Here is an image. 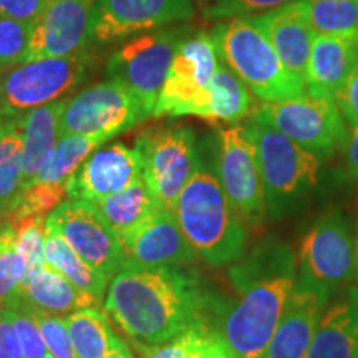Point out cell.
<instances>
[{"label": "cell", "mask_w": 358, "mask_h": 358, "mask_svg": "<svg viewBox=\"0 0 358 358\" xmlns=\"http://www.w3.org/2000/svg\"><path fill=\"white\" fill-rule=\"evenodd\" d=\"M208 299L192 272L181 267H145L124 262L110 280L105 308L140 345L169 342L204 324Z\"/></svg>", "instance_id": "cell-1"}, {"label": "cell", "mask_w": 358, "mask_h": 358, "mask_svg": "<svg viewBox=\"0 0 358 358\" xmlns=\"http://www.w3.org/2000/svg\"><path fill=\"white\" fill-rule=\"evenodd\" d=\"M229 280L236 297L224 308L219 334L239 358H262L297 280V257L268 237L234 262Z\"/></svg>", "instance_id": "cell-2"}, {"label": "cell", "mask_w": 358, "mask_h": 358, "mask_svg": "<svg viewBox=\"0 0 358 358\" xmlns=\"http://www.w3.org/2000/svg\"><path fill=\"white\" fill-rule=\"evenodd\" d=\"M196 256L213 267L239 261L248 249V226L237 216L217 174L199 163L173 208Z\"/></svg>", "instance_id": "cell-3"}, {"label": "cell", "mask_w": 358, "mask_h": 358, "mask_svg": "<svg viewBox=\"0 0 358 358\" xmlns=\"http://www.w3.org/2000/svg\"><path fill=\"white\" fill-rule=\"evenodd\" d=\"M219 62L226 65L259 100L284 101L307 88L284 69L266 35L250 17L226 19L211 30Z\"/></svg>", "instance_id": "cell-4"}, {"label": "cell", "mask_w": 358, "mask_h": 358, "mask_svg": "<svg viewBox=\"0 0 358 358\" xmlns=\"http://www.w3.org/2000/svg\"><path fill=\"white\" fill-rule=\"evenodd\" d=\"M244 127L256 146L267 216H287L319 185L324 161L252 116Z\"/></svg>", "instance_id": "cell-5"}, {"label": "cell", "mask_w": 358, "mask_h": 358, "mask_svg": "<svg viewBox=\"0 0 358 358\" xmlns=\"http://www.w3.org/2000/svg\"><path fill=\"white\" fill-rule=\"evenodd\" d=\"M249 116L280 131L322 161L337 153L348 133L337 103L312 93L284 101H262Z\"/></svg>", "instance_id": "cell-6"}, {"label": "cell", "mask_w": 358, "mask_h": 358, "mask_svg": "<svg viewBox=\"0 0 358 358\" xmlns=\"http://www.w3.org/2000/svg\"><path fill=\"white\" fill-rule=\"evenodd\" d=\"M95 64L88 50L20 64L0 80V111L24 115L60 100L87 80Z\"/></svg>", "instance_id": "cell-7"}, {"label": "cell", "mask_w": 358, "mask_h": 358, "mask_svg": "<svg viewBox=\"0 0 358 358\" xmlns=\"http://www.w3.org/2000/svg\"><path fill=\"white\" fill-rule=\"evenodd\" d=\"M186 35V29H158L138 35L111 55L106 73L124 85L153 116L169 66Z\"/></svg>", "instance_id": "cell-8"}, {"label": "cell", "mask_w": 358, "mask_h": 358, "mask_svg": "<svg viewBox=\"0 0 358 358\" xmlns=\"http://www.w3.org/2000/svg\"><path fill=\"white\" fill-rule=\"evenodd\" d=\"M136 150L143 161V181L163 209L173 211L199 166L196 136L187 127H169L141 134Z\"/></svg>", "instance_id": "cell-9"}, {"label": "cell", "mask_w": 358, "mask_h": 358, "mask_svg": "<svg viewBox=\"0 0 358 358\" xmlns=\"http://www.w3.org/2000/svg\"><path fill=\"white\" fill-rule=\"evenodd\" d=\"M219 65L211 34L186 35L179 43L153 116H203L208 87Z\"/></svg>", "instance_id": "cell-10"}, {"label": "cell", "mask_w": 358, "mask_h": 358, "mask_svg": "<svg viewBox=\"0 0 358 358\" xmlns=\"http://www.w3.org/2000/svg\"><path fill=\"white\" fill-rule=\"evenodd\" d=\"M216 174L237 216L248 227H261L267 217L266 196L256 146L244 124L219 131Z\"/></svg>", "instance_id": "cell-11"}, {"label": "cell", "mask_w": 358, "mask_h": 358, "mask_svg": "<svg viewBox=\"0 0 358 358\" xmlns=\"http://www.w3.org/2000/svg\"><path fill=\"white\" fill-rule=\"evenodd\" d=\"M297 275L327 289H342L355 277V236L340 213L317 217L299 244Z\"/></svg>", "instance_id": "cell-12"}, {"label": "cell", "mask_w": 358, "mask_h": 358, "mask_svg": "<svg viewBox=\"0 0 358 358\" xmlns=\"http://www.w3.org/2000/svg\"><path fill=\"white\" fill-rule=\"evenodd\" d=\"M150 116L141 101L124 85L108 80L88 87L66 101L60 134H105L111 140Z\"/></svg>", "instance_id": "cell-13"}, {"label": "cell", "mask_w": 358, "mask_h": 358, "mask_svg": "<svg viewBox=\"0 0 358 358\" xmlns=\"http://www.w3.org/2000/svg\"><path fill=\"white\" fill-rule=\"evenodd\" d=\"M45 226L64 237L73 252L108 282L124 266L118 236L98 213L95 204L88 201H64L48 214Z\"/></svg>", "instance_id": "cell-14"}, {"label": "cell", "mask_w": 358, "mask_h": 358, "mask_svg": "<svg viewBox=\"0 0 358 358\" xmlns=\"http://www.w3.org/2000/svg\"><path fill=\"white\" fill-rule=\"evenodd\" d=\"M192 0H96L90 42L108 45L138 34L191 20Z\"/></svg>", "instance_id": "cell-15"}, {"label": "cell", "mask_w": 358, "mask_h": 358, "mask_svg": "<svg viewBox=\"0 0 358 358\" xmlns=\"http://www.w3.org/2000/svg\"><path fill=\"white\" fill-rule=\"evenodd\" d=\"M95 3L96 0H53L34 22L24 64L88 50Z\"/></svg>", "instance_id": "cell-16"}, {"label": "cell", "mask_w": 358, "mask_h": 358, "mask_svg": "<svg viewBox=\"0 0 358 358\" xmlns=\"http://www.w3.org/2000/svg\"><path fill=\"white\" fill-rule=\"evenodd\" d=\"M143 178V161L140 151L113 143L100 146L88 156L73 176L69 179V199L98 201L110 198L116 192L127 189Z\"/></svg>", "instance_id": "cell-17"}, {"label": "cell", "mask_w": 358, "mask_h": 358, "mask_svg": "<svg viewBox=\"0 0 358 358\" xmlns=\"http://www.w3.org/2000/svg\"><path fill=\"white\" fill-rule=\"evenodd\" d=\"M329 303V290L297 275L287 306L262 358H306Z\"/></svg>", "instance_id": "cell-18"}, {"label": "cell", "mask_w": 358, "mask_h": 358, "mask_svg": "<svg viewBox=\"0 0 358 358\" xmlns=\"http://www.w3.org/2000/svg\"><path fill=\"white\" fill-rule=\"evenodd\" d=\"M120 243L124 262L138 266L182 267L198 259L169 209H158Z\"/></svg>", "instance_id": "cell-19"}, {"label": "cell", "mask_w": 358, "mask_h": 358, "mask_svg": "<svg viewBox=\"0 0 358 358\" xmlns=\"http://www.w3.org/2000/svg\"><path fill=\"white\" fill-rule=\"evenodd\" d=\"M250 20L271 42L284 69L307 88V65L315 34L308 25L301 0L250 17Z\"/></svg>", "instance_id": "cell-20"}, {"label": "cell", "mask_w": 358, "mask_h": 358, "mask_svg": "<svg viewBox=\"0 0 358 358\" xmlns=\"http://www.w3.org/2000/svg\"><path fill=\"white\" fill-rule=\"evenodd\" d=\"M358 62L355 38L315 35L307 65V93L337 100Z\"/></svg>", "instance_id": "cell-21"}, {"label": "cell", "mask_w": 358, "mask_h": 358, "mask_svg": "<svg viewBox=\"0 0 358 358\" xmlns=\"http://www.w3.org/2000/svg\"><path fill=\"white\" fill-rule=\"evenodd\" d=\"M306 358H358V285L327 306Z\"/></svg>", "instance_id": "cell-22"}, {"label": "cell", "mask_w": 358, "mask_h": 358, "mask_svg": "<svg viewBox=\"0 0 358 358\" xmlns=\"http://www.w3.org/2000/svg\"><path fill=\"white\" fill-rule=\"evenodd\" d=\"M64 98L24 113V161H22V189L30 186L57 146L62 115L66 106Z\"/></svg>", "instance_id": "cell-23"}, {"label": "cell", "mask_w": 358, "mask_h": 358, "mask_svg": "<svg viewBox=\"0 0 358 358\" xmlns=\"http://www.w3.org/2000/svg\"><path fill=\"white\" fill-rule=\"evenodd\" d=\"M22 299L29 306L58 317H69L70 313L83 308H100L101 302L75 287L70 280L50 267H45L22 292Z\"/></svg>", "instance_id": "cell-24"}, {"label": "cell", "mask_w": 358, "mask_h": 358, "mask_svg": "<svg viewBox=\"0 0 358 358\" xmlns=\"http://www.w3.org/2000/svg\"><path fill=\"white\" fill-rule=\"evenodd\" d=\"M254 110V101L245 85L219 62L208 87V98L201 118L213 123L237 124Z\"/></svg>", "instance_id": "cell-25"}, {"label": "cell", "mask_w": 358, "mask_h": 358, "mask_svg": "<svg viewBox=\"0 0 358 358\" xmlns=\"http://www.w3.org/2000/svg\"><path fill=\"white\" fill-rule=\"evenodd\" d=\"M92 204H95L98 213L115 231L118 239H122V237L136 229L138 226H141L158 209H163L156 203L143 178L133 182L127 189Z\"/></svg>", "instance_id": "cell-26"}, {"label": "cell", "mask_w": 358, "mask_h": 358, "mask_svg": "<svg viewBox=\"0 0 358 358\" xmlns=\"http://www.w3.org/2000/svg\"><path fill=\"white\" fill-rule=\"evenodd\" d=\"M24 161V115L0 111V204L12 209L22 191Z\"/></svg>", "instance_id": "cell-27"}, {"label": "cell", "mask_w": 358, "mask_h": 358, "mask_svg": "<svg viewBox=\"0 0 358 358\" xmlns=\"http://www.w3.org/2000/svg\"><path fill=\"white\" fill-rule=\"evenodd\" d=\"M45 262L66 280H70L75 287L95 297L98 302L103 301L106 285L110 282L87 266L66 244L64 237L47 226H45Z\"/></svg>", "instance_id": "cell-28"}, {"label": "cell", "mask_w": 358, "mask_h": 358, "mask_svg": "<svg viewBox=\"0 0 358 358\" xmlns=\"http://www.w3.org/2000/svg\"><path fill=\"white\" fill-rule=\"evenodd\" d=\"M65 324L77 358H103L120 340L100 308L70 313Z\"/></svg>", "instance_id": "cell-29"}, {"label": "cell", "mask_w": 358, "mask_h": 358, "mask_svg": "<svg viewBox=\"0 0 358 358\" xmlns=\"http://www.w3.org/2000/svg\"><path fill=\"white\" fill-rule=\"evenodd\" d=\"M108 140L110 138L105 134L62 136L34 182H69V179L87 161L88 156Z\"/></svg>", "instance_id": "cell-30"}, {"label": "cell", "mask_w": 358, "mask_h": 358, "mask_svg": "<svg viewBox=\"0 0 358 358\" xmlns=\"http://www.w3.org/2000/svg\"><path fill=\"white\" fill-rule=\"evenodd\" d=\"M315 35L355 38L358 30V0H301Z\"/></svg>", "instance_id": "cell-31"}, {"label": "cell", "mask_w": 358, "mask_h": 358, "mask_svg": "<svg viewBox=\"0 0 358 358\" xmlns=\"http://www.w3.org/2000/svg\"><path fill=\"white\" fill-rule=\"evenodd\" d=\"M45 217H29L12 224L17 234V252L22 261L20 292L47 267L45 262Z\"/></svg>", "instance_id": "cell-32"}, {"label": "cell", "mask_w": 358, "mask_h": 358, "mask_svg": "<svg viewBox=\"0 0 358 358\" xmlns=\"http://www.w3.org/2000/svg\"><path fill=\"white\" fill-rule=\"evenodd\" d=\"M69 182H32L20 191L8 211V226L29 217H48L69 198Z\"/></svg>", "instance_id": "cell-33"}, {"label": "cell", "mask_w": 358, "mask_h": 358, "mask_svg": "<svg viewBox=\"0 0 358 358\" xmlns=\"http://www.w3.org/2000/svg\"><path fill=\"white\" fill-rule=\"evenodd\" d=\"M22 261L17 252V234L7 227L0 236V306L17 310L24 302L20 292Z\"/></svg>", "instance_id": "cell-34"}, {"label": "cell", "mask_w": 358, "mask_h": 358, "mask_svg": "<svg viewBox=\"0 0 358 358\" xmlns=\"http://www.w3.org/2000/svg\"><path fill=\"white\" fill-rule=\"evenodd\" d=\"M32 29V22H20L0 15V70L24 64Z\"/></svg>", "instance_id": "cell-35"}, {"label": "cell", "mask_w": 358, "mask_h": 358, "mask_svg": "<svg viewBox=\"0 0 358 358\" xmlns=\"http://www.w3.org/2000/svg\"><path fill=\"white\" fill-rule=\"evenodd\" d=\"M20 307L29 312L34 317V320L37 322L45 343H47L53 358H77L73 352V345H71L69 329H66L65 317L52 315V313L40 310L37 307L29 306L27 302H22Z\"/></svg>", "instance_id": "cell-36"}, {"label": "cell", "mask_w": 358, "mask_h": 358, "mask_svg": "<svg viewBox=\"0 0 358 358\" xmlns=\"http://www.w3.org/2000/svg\"><path fill=\"white\" fill-rule=\"evenodd\" d=\"M297 0H208L204 15L209 19H232L267 13Z\"/></svg>", "instance_id": "cell-37"}, {"label": "cell", "mask_w": 358, "mask_h": 358, "mask_svg": "<svg viewBox=\"0 0 358 358\" xmlns=\"http://www.w3.org/2000/svg\"><path fill=\"white\" fill-rule=\"evenodd\" d=\"M209 330L211 329L206 324L192 327V329L186 330L185 334L169 340V342L148 347L143 352V358H192L196 355V352L199 350L201 343L204 342Z\"/></svg>", "instance_id": "cell-38"}, {"label": "cell", "mask_w": 358, "mask_h": 358, "mask_svg": "<svg viewBox=\"0 0 358 358\" xmlns=\"http://www.w3.org/2000/svg\"><path fill=\"white\" fill-rule=\"evenodd\" d=\"M10 312L24 358H53L34 317L22 307Z\"/></svg>", "instance_id": "cell-39"}, {"label": "cell", "mask_w": 358, "mask_h": 358, "mask_svg": "<svg viewBox=\"0 0 358 358\" xmlns=\"http://www.w3.org/2000/svg\"><path fill=\"white\" fill-rule=\"evenodd\" d=\"M52 2L53 0H0V15L34 24Z\"/></svg>", "instance_id": "cell-40"}, {"label": "cell", "mask_w": 358, "mask_h": 358, "mask_svg": "<svg viewBox=\"0 0 358 358\" xmlns=\"http://www.w3.org/2000/svg\"><path fill=\"white\" fill-rule=\"evenodd\" d=\"M335 103H337L340 113L345 118L348 127L352 128L358 124V62Z\"/></svg>", "instance_id": "cell-41"}, {"label": "cell", "mask_w": 358, "mask_h": 358, "mask_svg": "<svg viewBox=\"0 0 358 358\" xmlns=\"http://www.w3.org/2000/svg\"><path fill=\"white\" fill-rule=\"evenodd\" d=\"M0 358H24L12 312L8 308H3L0 319Z\"/></svg>", "instance_id": "cell-42"}, {"label": "cell", "mask_w": 358, "mask_h": 358, "mask_svg": "<svg viewBox=\"0 0 358 358\" xmlns=\"http://www.w3.org/2000/svg\"><path fill=\"white\" fill-rule=\"evenodd\" d=\"M192 358H239L232 352V348L227 345L226 340L222 338V335L214 330H209V334L206 335L204 342L201 343L199 350L196 352V355Z\"/></svg>", "instance_id": "cell-43"}, {"label": "cell", "mask_w": 358, "mask_h": 358, "mask_svg": "<svg viewBox=\"0 0 358 358\" xmlns=\"http://www.w3.org/2000/svg\"><path fill=\"white\" fill-rule=\"evenodd\" d=\"M342 148L343 155H345L348 173L358 182V124L348 129L345 143H343Z\"/></svg>", "instance_id": "cell-44"}, {"label": "cell", "mask_w": 358, "mask_h": 358, "mask_svg": "<svg viewBox=\"0 0 358 358\" xmlns=\"http://www.w3.org/2000/svg\"><path fill=\"white\" fill-rule=\"evenodd\" d=\"M103 358H134V355L131 353V350L128 348L127 343H124L123 340L120 338L118 342L115 343V347L111 348V350L106 353V355Z\"/></svg>", "instance_id": "cell-45"}, {"label": "cell", "mask_w": 358, "mask_h": 358, "mask_svg": "<svg viewBox=\"0 0 358 358\" xmlns=\"http://www.w3.org/2000/svg\"><path fill=\"white\" fill-rule=\"evenodd\" d=\"M7 227H8V214L6 211V208L0 204V236L3 234V231H6Z\"/></svg>", "instance_id": "cell-46"}, {"label": "cell", "mask_w": 358, "mask_h": 358, "mask_svg": "<svg viewBox=\"0 0 358 358\" xmlns=\"http://www.w3.org/2000/svg\"><path fill=\"white\" fill-rule=\"evenodd\" d=\"M355 279L358 280V226L355 234Z\"/></svg>", "instance_id": "cell-47"}, {"label": "cell", "mask_w": 358, "mask_h": 358, "mask_svg": "<svg viewBox=\"0 0 358 358\" xmlns=\"http://www.w3.org/2000/svg\"><path fill=\"white\" fill-rule=\"evenodd\" d=\"M2 312H3V307L0 306V319H2Z\"/></svg>", "instance_id": "cell-48"}, {"label": "cell", "mask_w": 358, "mask_h": 358, "mask_svg": "<svg viewBox=\"0 0 358 358\" xmlns=\"http://www.w3.org/2000/svg\"><path fill=\"white\" fill-rule=\"evenodd\" d=\"M355 42H357V45H358V30H357V34H355Z\"/></svg>", "instance_id": "cell-49"}]
</instances>
